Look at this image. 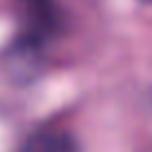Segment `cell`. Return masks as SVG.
<instances>
[{"instance_id": "obj_1", "label": "cell", "mask_w": 152, "mask_h": 152, "mask_svg": "<svg viewBox=\"0 0 152 152\" xmlns=\"http://www.w3.org/2000/svg\"><path fill=\"white\" fill-rule=\"evenodd\" d=\"M46 46H49V42L18 31L15 38L4 46L2 55H0L7 77L18 86H27V84L35 82L44 71Z\"/></svg>"}, {"instance_id": "obj_3", "label": "cell", "mask_w": 152, "mask_h": 152, "mask_svg": "<svg viewBox=\"0 0 152 152\" xmlns=\"http://www.w3.org/2000/svg\"><path fill=\"white\" fill-rule=\"evenodd\" d=\"M80 143L69 130L38 128L27 134L13 152H77Z\"/></svg>"}, {"instance_id": "obj_4", "label": "cell", "mask_w": 152, "mask_h": 152, "mask_svg": "<svg viewBox=\"0 0 152 152\" xmlns=\"http://www.w3.org/2000/svg\"><path fill=\"white\" fill-rule=\"evenodd\" d=\"M139 2L141 4H150V7H152V0H139Z\"/></svg>"}, {"instance_id": "obj_2", "label": "cell", "mask_w": 152, "mask_h": 152, "mask_svg": "<svg viewBox=\"0 0 152 152\" xmlns=\"http://www.w3.org/2000/svg\"><path fill=\"white\" fill-rule=\"evenodd\" d=\"M13 13L20 33L51 42L62 33L64 15L57 0H13Z\"/></svg>"}]
</instances>
